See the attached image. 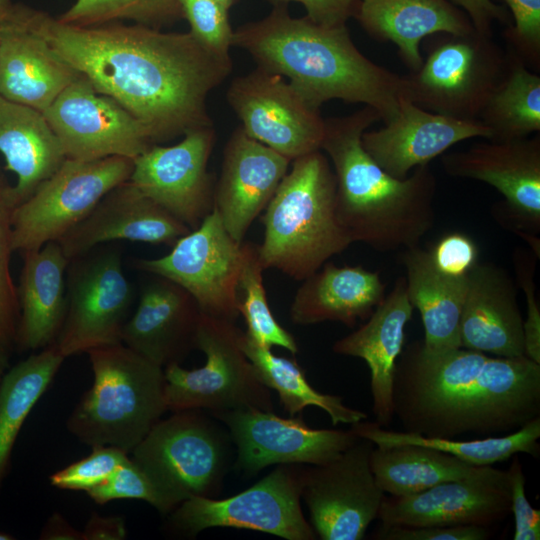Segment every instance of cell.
Listing matches in <instances>:
<instances>
[{
	"label": "cell",
	"instance_id": "3",
	"mask_svg": "<svg viewBox=\"0 0 540 540\" xmlns=\"http://www.w3.org/2000/svg\"><path fill=\"white\" fill-rule=\"evenodd\" d=\"M232 46L248 52L258 68L287 77L315 110L333 99L361 103L386 123L405 96L403 76L364 56L346 25L327 27L306 16L294 18L284 6L236 28Z\"/></svg>",
	"mask_w": 540,
	"mask_h": 540
},
{
	"label": "cell",
	"instance_id": "14",
	"mask_svg": "<svg viewBox=\"0 0 540 540\" xmlns=\"http://www.w3.org/2000/svg\"><path fill=\"white\" fill-rule=\"evenodd\" d=\"M374 444L359 439L332 461L303 468L302 493L323 540H361L377 519L385 493L370 466Z\"/></svg>",
	"mask_w": 540,
	"mask_h": 540
},
{
	"label": "cell",
	"instance_id": "47",
	"mask_svg": "<svg viewBox=\"0 0 540 540\" xmlns=\"http://www.w3.org/2000/svg\"><path fill=\"white\" fill-rule=\"evenodd\" d=\"M510 478L511 512L514 516V540L540 539V510L531 506L525 492V476L521 462L514 458L508 469Z\"/></svg>",
	"mask_w": 540,
	"mask_h": 540
},
{
	"label": "cell",
	"instance_id": "4",
	"mask_svg": "<svg viewBox=\"0 0 540 540\" xmlns=\"http://www.w3.org/2000/svg\"><path fill=\"white\" fill-rule=\"evenodd\" d=\"M381 120L368 106L325 119L321 145L336 179L337 217L352 243L386 253L419 246L435 223L436 177L429 164L404 179L384 171L366 152L362 134Z\"/></svg>",
	"mask_w": 540,
	"mask_h": 540
},
{
	"label": "cell",
	"instance_id": "22",
	"mask_svg": "<svg viewBox=\"0 0 540 540\" xmlns=\"http://www.w3.org/2000/svg\"><path fill=\"white\" fill-rule=\"evenodd\" d=\"M490 139L479 120H462L425 110L403 96L397 114L378 130L365 131L362 145L391 176L404 179L453 145L470 138Z\"/></svg>",
	"mask_w": 540,
	"mask_h": 540
},
{
	"label": "cell",
	"instance_id": "16",
	"mask_svg": "<svg viewBox=\"0 0 540 540\" xmlns=\"http://www.w3.org/2000/svg\"><path fill=\"white\" fill-rule=\"evenodd\" d=\"M226 97L249 137L291 161L321 150L325 119L282 76L257 67L234 78Z\"/></svg>",
	"mask_w": 540,
	"mask_h": 540
},
{
	"label": "cell",
	"instance_id": "55",
	"mask_svg": "<svg viewBox=\"0 0 540 540\" xmlns=\"http://www.w3.org/2000/svg\"><path fill=\"white\" fill-rule=\"evenodd\" d=\"M8 367H9V363L0 361V385H1L3 375L5 374Z\"/></svg>",
	"mask_w": 540,
	"mask_h": 540
},
{
	"label": "cell",
	"instance_id": "27",
	"mask_svg": "<svg viewBox=\"0 0 540 540\" xmlns=\"http://www.w3.org/2000/svg\"><path fill=\"white\" fill-rule=\"evenodd\" d=\"M413 310L407 296L405 277H399L366 323L333 345L336 354L357 357L366 362L370 370L372 411L376 423L382 427L389 426L395 417L394 372L404 348L405 327Z\"/></svg>",
	"mask_w": 540,
	"mask_h": 540
},
{
	"label": "cell",
	"instance_id": "25",
	"mask_svg": "<svg viewBox=\"0 0 540 540\" xmlns=\"http://www.w3.org/2000/svg\"><path fill=\"white\" fill-rule=\"evenodd\" d=\"M523 321L509 274L493 263L477 262L467 275L461 347L498 357L523 356Z\"/></svg>",
	"mask_w": 540,
	"mask_h": 540
},
{
	"label": "cell",
	"instance_id": "33",
	"mask_svg": "<svg viewBox=\"0 0 540 540\" xmlns=\"http://www.w3.org/2000/svg\"><path fill=\"white\" fill-rule=\"evenodd\" d=\"M370 466L381 490L399 497L465 478L482 467L470 465L434 448L412 444L374 446Z\"/></svg>",
	"mask_w": 540,
	"mask_h": 540
},
{
	"label": "cell",
	"instance_id": "18",
	"mask_svg": "<svg viewBox=\"0 0 540 540\" xmlns=\"http://www.w3.org/2000/svg\"><path fill=\"white\" fill-rule=\"evenodd\" d=\"M447 175L485 182L505 198L503 225L525 239L540 230V136L480 142L444 154Z\"/></svg>",
	"mask_w": 540,
	"mask_h": 540
},
{
	"label": "cell",
	"instance_id": "15",
	"mask_svg": "<svg viewBox=\"0 0 540 540\" xmlns=\"http://www.w3.org/2000/svg\"><path fill=\"white\" fill-rule=\"evenodd\" d=\"M66 158L134 160L155 145L149 131L113 98L80 76L43 112Z\"/></svg>",
	"mask_w": 540,
	"mask_h": 540
},
{
	"label": "cell",
	"instance_id": "12",
	"mask_svg": "<svg viewBox=\"0 0 540 540\" xmlns=\"http://www.w3.org/2000/svg\"><path fill=\"white\" fill-rule=\"evenodd\" d=\"M303 468L282 464L250 488L225 499L194 496L172 515L189 534L212 527L250 529L287 540H313L316 533L301 508Z\"/></svg>",
	"mask_w": 540,
	"mask_h": 540
},
{
	"label": "cell",
	"instance_id": "30",
	"mask_svg": "<svg viewBox=\"0 0 540 540\" xmlns=\"http://www.w3.org/2000/svg\"><path fill=\"white\" fill-rule=\"evenodd\" d=\"M302 281L290 307L291 320L300 325L337 321L353 327L358 319L366 320L385 297L379 273L362 266L325 262Z\"/></svg>",
	"mask_w": 540,
	"mask_h": 540
},
{
	"label": "cell",
	"instance_id": "39",
	"mask_svg": "<svg viewBox=\"0 0 540 540\" xmlns=\"http://www.w3.org/2000/svg\"><path fill=\"white\" fill-rule=\"evenodd\" d=\"M57 19L83 27L129 20L161 29L184 15L179 0H75Z\"/></svg>",
	"mask_w": 540,
	"mask_h": 540
},
{
	"label": "cell",
	"instance_id": "1",
	"mask_svg": "<svg viewBox=\"0 0 540 540\" xmlns=\"http://www.w3.org/2000/svg\"><path fill=\"white\" fill-rule=\"evenodd\" d=\"M32 16L51 47L139 120L155 144L213 125L206 100L231 73L230 55L190 32L121 22L76 26L35 8Z\"/></svg>",
	"mask_w": 540,
	"mask_h": 540
},
{
	"label": "cell",
	"instance_id": "7",
	"mask_svg": "<svg viewBox=\"0 0 540 540\" xmlns=\"http://www.w3.org/2000/svg\"><path fill=\"white\" fill-rule=\"evenodd\" d=\"M421 66L403 76L405 97L417 106L462 120H478L501 81L507 51L492 36L436 33L423 40Z\"/></svg>",
	"mask_w": 540,
	"mask_h": 540
},
{
	"label": "cell",
	"instance_id": "34",
	"mask_svg": "<svg viewBox=\"0 0 540 540\" xmlns=\"http://www.w3.org/2000/svg\"><path fill=\"white\" fill-rule=\"evenodd\" d=\"M350 429L358 437L371 441L377 447L421 445L453 455L473 466H490L506 461L518 453L538 457L540 452V417L532 419L511 433L469 441L387 430L376 422L365 420L352 424Z\"/></svg>",
	"mask_w": 540,
	"mask_h": 540
},
{
	"label": "cell",
	"instance_id": "38",
	"mask_svg": "<svg viewBox=\"0 0 540 540\" xmlns=\"http://www.w3.org/2000/svg\"><path fill=\"white\" fill-rule=\"evenodd\" d=\"M241 251L238 291L242 295H238V311L245 320L246 333L262 345L282 347L296 354L294 337L278 323L269 307L258 245L242 242Z\"/></svg>",
	"mask_w": 540,
	"mask_h": 540
},
{
	"label": "cell",
	"instance_id": "19",
	"mask_svg": "<svg viewBox=\"0 0 540 540\" xmlns=\"http://www.w3.org/2000/svg\"><path fill=\"white\" fill-rule=\"evenodd\" d=\"M511 512L508 470L482 466L465 478L444 482L409 496H384L381 527H489Z\"/></svg>",
	"mask_w": 540,
	"mask_h": 540
},
{
	"label": "cell",
	"instance_id": "5",
	"mask_svg": "<svg viewBox=\"0 0 540 540\" xmlns=\"http://www.w3.org/2000/svg\"><path fill=\"white\" fill-rule=\"evenodd\" d=\"M262 218L264 269L302 281L352 244L336 212V179L317 150L292 161Z\"/></svg>",
	"mask_w": 540,
	"mask_h": 540
},
{
	"label": "cell",
	"instance_id": "42",
	"mask_svg": "<svg viewBox=\"0 0 540 540\" xmlns=\"http://www.w3.org/2000/svg\"><path fill=\"white\" fill-rule=\"evenodd\" d=\"M190 33L210 50L230 55L234 30L228 11L215 0H179Z\"/></svg>",
	"mask_w": 540,
	"mask_h": 540
},
{
	"label": "cell",
	"instance_id": "50",
	"mask_svg": "<svg viewBox=\"0 0 540 540\" xmlns=\"http://www.w3.org/2000/svg\"><path fill=\"white\" fill-rule=\"evenodd\" d=\"M462 9L470 18L475 30L483 35L492 36L494 22L511 25L508 9L492 0H449Z\"/></svg>",
	"mask_w": 540,
	"mask_h": 540
},
{
	"label": "cell",
	"instance_id": "26",
	"mask_svg": "<svg viewBox=\"0 0 540 540\" xmlns=\"http://www.w3.org/2000/svg\"><path fill=\"white\" fill-rule=\"evenodd\" d=\"M154 276L142 288L137 308L123 326L121 342L164 368L179 363L195 348L201 311L182 287Z\"/></svg>",
	"mask_w": 540,
	"mask_h": 540
},
{
	"label": "cell",
	"instance_id": "13",
	"mask_svg": "<svg viewBox=\"0 0 540 540\" xmlns=\"http://www.w3.org/2000/svg\"><path fill=\"white\" fill-rule=\"evenodd\" d=\"M241 244L226 230L217 210L182 236L165 256L137 259V269L166 278L196 301L201 313L234 321L238 311Z\"/></svg>",
	"mask_w": 540,
	"mask_h": 540
},
{
	"label": "cell",
	"instance_id": "6",
	"mask_svg": "<svg viewBox=\"0 0 540 540\" xmlns=\"http://www.w3.org/2000/svg\"><path fill=\"white\" fill-rule=\"evenodd\" d=\"M93 384L66 426L80 442L130 455L167 411L164 368L123 343L87 352Z\"/></svg>",
	"mask_w": 540,
	"mask_h": 540
},
{
	"label": "cell",
	"instance_id": "54",
	"mask_svg": "<svg viewBox=\"0 0 540 540\" xmlns=\"http://www.w3.org/2000/svg\"><path fill=\"white\" fill-rule=\"evenodd\" d=\"M219 4H221L224 8L229 10L231 7H233L239 0H215Z\"/></svg>",
	"mask_w": 540,
	"mask_h": 540
},
{
	"label": "cell",
	"instance_id": "2",
	"mask_svg": "<svg viewBox=\"0 0 540 540\" xmlns=\"http://www.w3.org/2000/svg\"><path fill=\"white\" fill-rule=\"evenodd\" d=\"M393 404L406 432L505 435L540 417V364L462 347L431 351L414 341L396 362Z\"/></svg>",
	"mask_w": 540,
	"mask_h": 540
},
{
	"label": "cell",
	"instance_id": "17",
	"mask_svg": "<svg viewBox=\"0 0 540 540\" xmlns=\"http://www.w3.org/2000/svg\"><path fill=\"white\" fill-rule=\"evenodd\" d=\"M214 144L213 125L187 131L172 146L155 144L133 160L129 181L193 230L214 208L215 186L207 170Z\"/></svg>",
	"mask_w": 540,
	"mask_h": 540
},
{
	"label": "cell",
	"instance_id": "21",
	"mask_svg": "<svg viewBox=\"0 0 540 540\" xmlns=\"http://www.w3.org/2000/svg\"><path fill=\"white\" fill-rule=\"evenodd\" d=\"M33 7L11 5L0 41V94L44 112L81 74L36 28Z\"/></svg>",
	"mask_w": 540,
	"mask_h": 540
},
{
	"label": "cell",
	"instance_id": "48",
	"mask_svg": "<svg viewBox=\"0 0 540 540\" xmlns=\"http://www.w3.org/2000/svg\"><path fill=\"white\" fill-rule=\"evenodd\" d=\"M377 539L382 540H486L488 527L460 526H391L380 527Z\"/></svg>",
	"mask_w": 540,
	"mask_h": 540
},
{
	"label": "cell",
	"instance_id": "28",
	"mask_svg": "<svg viewBox=\"0 0 540 540\" xmlns=\"http://www.w3.org/2000/svg\"><path fill=\"white\" fill-rule=\"evenodd\" d=\"M353 17L379 42H392L409 72L423 62L420 45L436 33L475 30L468 15L449 0H359Z\"/></svg>",
	"mask_w": 540,
	"mask_h": 540
},
{
	"label": "cell",
	"instance_id": "32",
	"mask_svg": "<svg viewBox=\"0 0 540 540\" xmlns=\"http://www.w3.org/2000/svg\"><path fill=\"white\" fill-rule=\"evenodd\" d=\"M401 262L408 299L421 317L424 347L431 351L461 347L459 325L468 274L453 277L439 272L429 251L419 246L405 249Z\"/></svg>",
	"mask_w": 540,
	"mask_h": 540
},
{
	"label": "cell",
	"instance_id": "43",
	"mask_svg": "<svg viewBox=\"0 0 540 540\" xmlns=\"http://www.w3.org/2000/svg\"><path fill=\"white\" fill-rule=\"evenodd\" d=\"M512 16L503 35L507 48L524 63L540 68V0H503Z\"/></svg>",
	"mask_w": 540,
	"mask_h": 540
},
{
	"label": "cell",
	"instance_id": "35",
	"mask_svg": "<svg viewBox=\"0 0 540 540\" xmlns=\"http://www.w3.org/2000/svg\"><path fill=\"white\" fill-rule=\"evenodd\" d=\"M65 357L52 344L6 370L0 385V491L19 432Z\"/></svg>",
	"mask_w": 540,
	"mask_h": 540
},
{
	"label": "cell",
	"instance_id": "36",
	"mask_svg": "<svg viewBox=\"0 0 540 540\" xmlns=\"http://www.w3.org/2000/svg\"><path fill=\"white\" fill-rule=\"evenodd\" d=\"M240 346L260 381L277 392L284 410L290 416H295L308 406H316L328 414L333 425H352L367 419L366 413L345 405L341 397L315 390L294 359L275 355L271 347L258 343L243 331Z\"/></svg>",
	"mask_w": 540,
	"mask_h": 540
},
{
	"label": "cell",
	"instance_id": "9",
	"mask_svg": "<svg viewBox=\"0 0 540 540\" xmlns=\"http://www.w3.org/2000/svg\"><path fill=\"white\" fill-rule=\"evenodd\" d=\"M161 501V513L206 496L222 478L226 449L221 435L198 410L159 420L130 453Z\"/></svg>",
	"mask_w": 540,
	"mask_h": 540
},
{
	"label": "cell",
	"instance_id": "41",
	"mask_svg": "<svg viewBox=\"0 0 540 540\" xmlns=\"http://www.w3.org/2000/svg\"><path fill=\"white\" fill-rule=\"evenodd\" d=\"M128 459L129 454L119 448L92 447V452L87 457L53 473L49 480L52 486L59 489L86 492L104 482Z\"/></svg>",
	"mask_w": 540,
	"mask_h": 540
},
{
	"label": "cell",
	"instance_id": "46",
	"mask_svg": "<svg viewBox=\"0 0 540 540\" xmlns=\"http://www.w3.org/2000/svg\"><path fill=\"white\" fill-rule=\"evenodd\" d=\"M435 268L448 276H466L478 262L475 242L462 233L443 236L429 251Z\"/></svg>",
	"mask_w": 540,
	"mask_h": 540
},
{
	"label": "cell",
	"instance_id": "31",
	"mask_svg": "<svg viewBox=\"0 0 540 540\" xmlns=\"http://www.w3.org/2000/svg\"><path fill=\"white\" fill-rule=\"evenodd\" d=\"M0 152L4 170L16 174V206L54 174L66 159L43 113L0 94Z\"/></svg>",
	"mask_w": 540,
	"mask_h": 540
},
{
	"label": "cell",
	"instance_id": "8",
	"mask_svg": "<svg viewBox=\"0 0 540 540\" xmlns=\"http://www.w3.org/2000/svg\"><path fill=\"white\" fill-rule=\"evenodd\" d=\"M241 333L234 321L201 313L195 348L205 354L206 362L193 370L179 363L164 367L167 410H273L270 389L242 351Z\"/></svg>",
	"mask_w": 540,
	"mask_h": 540
},
{
	"label": "cell",
	"instance_id": "52",
	"mask_svg": "<svg viewBox=\"0 0 540 540\" xmlns=\"http://www.w3.org/2000/svg\"><path fill=\"white\" fill-rule=\"evenodd\" d=\"M39 539L82 540V533L76 530L61 514L54 513L44 525Z\"/></svg>",
	"mask_w": 540,
	"mask_h": 540
},
{
	"label": "cell",
	"instance_id": "29",
	"mask_svg": "<svg viewBox=\"0 0 540 540\" xmlns=\"http://www.w3.org/2000/svg\"><path fill=\"white\" fill-rule=\"evenodd\" d=\"M21 255L15 350L23 353L41 350L56 341L66 313L69 259L57 241Z\"/></svg>",
	"mask_w": 540,
	"mask_h": 540
},
{
	"label": "cell",
	"instance_id": "40",
	"mask_svg": "<svg viewBox=\"0 0 540 540\" xmlns=\"http://www.w3.org/2000/svg\"><path fill=\"white\" fill-rule=\"evenodd\" d=\"M16 207L13 185L0 167V361L15 351L19 304L11 274L12 214Z\"/></svg>",
	"mask_w": 540,
	"mask_h": 540
},
{
	"label": "cell",
	"instance_id": "53",
	"mask_svg": "<svg viewBox=\"0 0 540 540\" xmlns=\"http://www.w3.org/2000/svg\"><path fill=\"white\" fill-rule=\"evenodd\" d=\"M12 4V0H0V41L2 25Z\"/></svg>",
	"mask_w": 540,
	"mask_h": 540
},
{
	"label": "cell",
	"instance_id": "11",
	"mask_svg": "<svg viewBox=\"0 0 540 540\" xmlns=\"http://www.w3.org/2000/svg\"><path fill=\"white\" fill-rule=\"evenodd\" d=\"M133 301V289L114 249L89 252L69 260L66 313L53 343L66 358L121 342Z\"/></svg>",
	"mask_w": 540,
	"mask_h": 540
},
{
	"label": "cell",
	"instance_id": "51",
	"mask_svg": "<svg viewBox=\"0 0 540 540\" xmlns=\"http://www.w3.org/2000/svg\"><path fill=\"white\" fill-rule=\"evenodd\" d=\"M81 533L82 540H123L126 538L127 529L124 518L104 517L93 512Z\"/></svg>",
	"mask_w": 540,
	"mask_h": 540
},
{
	"label": "cell",
	"instance_id": "24",
	"mask_svg": "<svg viewBox=\"0 0 540 540\" xmlns=\"http://www.w3.org/2000/svg\"><path fill=\"white\" fill-rule=\"evenodd\" d=\"M292 161L249 137L241 127L223 153L214 208L230 236L242 243L254 219L265 210Z\"/></svg>",
	"mask_w": 540,
	"mask_h": 540
},
{
	"label": "cell",
	"instance_id": "45",
	"mask_svg": "<svg viewBox=\"0 0 540 540\" xmlns=\"http://www.w3.org/2000/svg\"><path fill=\"white\" fill-rule=\"evenodd\" d=\"M513 256L515 271L527 305V316L523 321L524 355L540 364V309L533 280L535 259L522 251L514 252Z\"/></svg>",
	"mask_w": 540,
	"mask_h": 540
},
{
	"label": "cell",
	"instance_id": "10",
	"mask_svg": "<svg viewBox=\"0 0 540 540\" xmlns=\"http://www.w3.org/2000/svg\"><path fill=\"white\" fill-rule=\"evenodd\" d=\"M133 160L66 158L57 171L14 208L12 248L21 254L57 241L114 187L129 180Z\"/></svg>",
	"mask_w": 540,
	"mask_h": 540
},
{
	"label": "cell",
	"instance_id": "56",
	"mask_svg": "<svg viewBox=\"0 0 540 540\" xmlns=\"http://www.w3.org/2000/svg\"><path fill=\"white\" fill-rule=\"evenodd\" d=\"M14 537L8 533L0 532V540H12Z\"/></svg>",
	"mask_w": 540,
	"mask_h": 540
},
{
	"label": "cell",
	"instance_id": "23",
	"mask_svg": "<svg viewBox=\"0 0 540 540\" xmlns=\"http://www.w3.org/2000/svg\"><path fill=\"white\" fill-rule=\"evenodd\" d=\"M189 232L188 226L127 180L109 191L57 242L71 260L113 240L173 246Z\"/></svg>",
	"mask_w": 540,
	"mask_h": 540
},
{
	"label": "cell",
	"instance_id": "49",
	"mask_svg": "<svg viewBox=\"0 0 540 540\" xmlns=\"http://www.w3.org/2000/svg\"><path fill=\"white\" fill-rule=\"evenodd\" d=\"M273 7H288L296 2L305 8L306 17L311 21L327 26L337 27L346 25L353 17L359 0H265Z\"/></svg>",
	"mask_w": 540,
	"mask_h": 540
},
{
	"label": "cell",
	"instance_id": "20",
	"mask_svg": "<svg viewBox=\"0 0 540 540\" xmlns=\"http://www.w3.org/2000/svg\"><path fill=\"white\" fill-rule=\"evenodd\" d=\"M213 415L229 429L237 464L251 473L273 464L322 465L359 439L351 429H314L301 417L282 418L272 411L234 409Z\"/></svg>",
	"mask_w": 540,
	"mask_h": 540
},
{
	"label": "cell",
	"instance_id": "44",
	"mask_svg": "<svg viewBox=\"0 0 540 540\" xmlns=\"http://www.w3.org/2000/svg\"><path fill=\"white\" fill-rule=\"evenodd\" d=\"M86 493L100 505L118 499H137L148 502L161 512V501L156 490L130 457L104 482Z\"/></svg>",
	"mask_w": 540,
	"mask_h": 540
},
{
	"label": "cell",
	"instance_id": "37",
	"mask_svg": "<svg viewBox=\"0 0 540 540\" xmlns=\"http://www.w3.org/2000/svg\"><path fill=\"white\" fill-rule=\"evenodd\" d=\"M505 73L478 120L490 141H510L540 132V77L509 48Z\"/></svg>",
	"mask_w": 540,
	"mask_h": 540
}]
</instances>
